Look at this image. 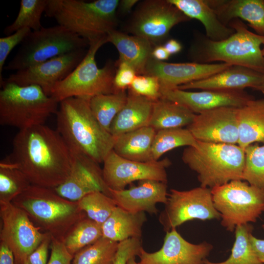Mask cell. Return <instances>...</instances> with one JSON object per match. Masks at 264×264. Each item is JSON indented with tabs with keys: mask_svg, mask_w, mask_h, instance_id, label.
Listing matches in <instances>:
<instances>
[{
	"mask_svg": "<svg viewBox=\"0 0 264 264\" xmlns=\"http://www.w3.org/2000/svg\"><path fill=\"white\" fill-rule=\"evenodd\" d=\"M219 20L227 25L235 19L246 22L256 33L264 37V0H206Z\"/></svg>",
	"mask_w": 264,
	"mask_h": 264,
	"instance_id": "cell-23",
	"label": "cell"
},
{
	"mask_svg": "<svg viewBox=\"0 0 264 264\" xmlns=\"http://www.w3.org/2000/svg\"><path fill=\"white\" fill-rule=\"evenodd\" d=\"M0 240L12 252L15 264H24L47 234L30 220L26 213L12 202L0 200Z\"/></svg>",
	"mask_w": 264,
	"mask_h": 264,
	"instance_id": "cell-12",
	"label": "cell"
},
{
	"mask_svg": "<svg viewBox=\"0 0 264 264\" xmlns=\"http://www.w3.org/2000/svg\"><path fill=\"white\" fill-rule=\"evenodd\" d=\"M146 221L145 212L132 213L116 206L101 225L102 237L118 242L130 238H140Z\"/></svg>",
	"mask_w": 264,
	"mask_h": 264,
	"instance_id": "cell-27",
	"label": "cell"
},
{
	"mask_svg": "<svg viewBox=\"0 0 264 264\" xmlns=\"http://www.w3.org/2000/svg\"><path fill=\"white\" fill-rule=\"evenodd\" d=\"M0 264H15L12 252L2 241L0 242Z\"/></svg>",
	"mask_w": 264,
	"mask_h": 264,
	"instance_id": "cell-46",
	"label": "cell"
},
{
	"mask_svg": "<svg viewBox=\"0 0 264 264\" xmlns=\"http://www.w3.org/2000/svg\"><path fill=\"white\" fill-rule=\"evenodd\" d=\"M250 240L253 248L260 261L264 264V240L258 239L250 235Z\"/></svg>",
	"mask_w": 264,
	"mask_h": 264,
	"instance_id": "cell-47",
	"label": "cell"
},
{
	"mask_svg": "<svg viewBox=\"0 0 264 264\" xmlns=\"http://www.w3.org/2000/svg\"><path fill=\"white\" fill-rule=\"evenodd\" d=\"M213 245L206 242L194 244L185 240L176 229L166 232L161 248L149 253L143 248L139 264H204Z\"/></svg>",
	"mask_w": 264,
	"mask_h": 264,
	"instance_id": "cell-17",
	"label": "cell"
},
{
	"mask_svg": "<svg viewBox=\"0 0 264 264\" xmlns=\"http://www.w3.org/2000/svg\"><path fill=\"white\" fill-rule=\"evenodd\" d=\"M3 160L21 171L32 185L54 189L68 176L73 156L58 131L44 124L19 131L11 153Z\"/></svg>",
	"mask_w": 264,
	"mask_h": 264,
	"instance_id": "cell-1",
	"label": "cell"
},
{
	"mask_svg": "<svg viewBox=\"0 0 264 264\" xmlns=\"http://www.w3.org/2000/svg\"><path fill=\"white\" fill-rule=\"evenodd\" d=\"M264 80V74L239 66L230 67L207 78L177 87L186 90H241L254 89Z\"/></svg>",
	"mask_w": 264,
	"mask_h": 264,
	"instance_id": "cell-22",
	"label": "cell"
},
{
	"mask_svg": "<svg viewBox=\"0 0 264 264\" xmlns=\"http://www.w3.org/2000/svg\"><path fill=\"white\" fill-rule=\"evenodd\" d=\"M110 197L116 206L132 213L147 212L157 214L158 203H166L168 195L167 183L154 180H142L137 186L129 189H110Z\"/></svg>",
	"mask_w": 264,
	"mask_h": 264,
	"instance_id": "cell-21",
	"label": "cell"
},
{
	"mask_svg": "<svg viewBox=\"0 0 264 264\" xmlns=\"http://www.w3.org/2000/svg\"><path fill=\"white\" fill-rule=\"evenodd\" d=\"M214 205L226 230L255 222L264 212V189L242 180H234L211 189Z\"/></svg>",
	"mask_w": 264,
	"mask_h": 264,
	"instance_id": "cell-10",
	"label": "cell"
},
{
	"mask_svg": "<svg viewBox=\"0 0 264 264\" xmlns=\"http://www.w3.org/2000/svg\"><path fill=\"white\" fill-rule=\"evenodd\" d=\"M87 45L89 44L85 39L64 26L58 24L42 27L29 33L4 69L21 70Z\"/></svg>",
	"mask_w": 264,
	"mask_h": 264,
	"instance_id": "cell-9",
	"label": "cell"
},
{
	"mask_svg": "<svg viewBox=\"0 0 264 264\" xmlns=\"http://www.w3.org/2000/svg\"><path fill=\"white\" fill-rule=\"evenodd\" d=\"M170 55L167 51L164 45H155L152 51V56L155 60L164 62L170 57Z\"/></svg>",
	"mask_w": 264,
	"mask_h": 264,
	"instance_id": "cell-48",
	"label": "cell"
},
{
	"mask_svg": "<svg viewBox=\"0 0 264 264\" xmlns=\"http://www.w3.org/2000/svg\"><path fill=\"white\" fill-rule=\"evenodd\" d=\"M103 163L102 174L106 185L109 189L121 190L137 180L167 183L166 169L171 162L167 158L155 161H136L121 157L112 150Z\"/></svg>",
	"mask_w": 264,
	"mask_h": 264,
	"instance_id": "cell-14",
	"label": "cell"
},
{
	"mask_svg": "<svg viewBox=\"0 0 264 264\" xmlns=\"http://www.w3.org/2000/svg\"><path fill=\"white\" fill-rule=\"evenodd\" d=\"M197 142V140L187 128L157 131L152 146V160H159L163 154L175 148L182 146H195Z\"/></svg>",
	"mask_w": 264,
	"mask_h": 264,
	"instance_id": "cell-33",
	"label": "cell"
},
{
	"mask_svg": "<svg viewBox=\"0 0 264 264\" xmlns=\"http://www.w3.org/2000/svg\"><path fill=\"white\" fill-rule=\"evenodd\" d=\"M163 45L170 55L178 53L182 49V45L175 39H171L168 40Z\"/></svg>",
	"mask_w": 264,
	"mask_h": 264,
	"instance_id": "cell-49",
	"label": "cell"
},
{
	"mask_svg": "<svg viewBox=\"0 0 264 264\" xmlns=\"http://www.w3.org/2000/svg\"><path fill=\"white\" fill-rule=\"evenodd\" d=\"M238 109L222 107L203 111L196 114L187 128L198 141L238 144Z\"/></svg>",
	"mask_w": 264,
	"mask_h": 264,
	"instance_id": "cell-16",
	"label": "cell"
},
{
	"mask_svg": "<svg viewBox=\"0 0 264 264\" xmlns=\"http://www.w3.org/2000/svg\"><path fill=\"white\" fill-rule=\"evenodd\" d=\"M0 91V124L19 131L45 124L59 103L35 85L21 86L3 81Z\"/></svg>",
	"mask_w": 264,
	"mask_h": 264,
	"instance_id": "cell-7",
	"label": "cell"
},
{
	"mask_svg": "<svg viewBox=\"0 0 264 264\" xmlns=\"http://www.w3.org/2000/svg\"><path fill=\"white\" fill-rule=\"evenodd\" d=\"M245 165L242 180L258 188L264 189V144L257 143L244 149Z\"/></svg>",
	"mask_w": 264,
	"mask_h": 264,
	"instance_id": "cell-39",
	"label": "cell"
},
{
	"mask_svg": "<svg viewBox=\"0 0 264 264\" xmlns=\"http://www.w3.org/2000/svg\"><path fill=\"white\" fill-rule=\"evenodd\" d=\"M190 19H195L203 24L208 39L219 41L231 35L234 30L224 24L206 0H169Z\"/></svg>",
	"mask_w": 264,
	"mask_h": 264,
	"instance_id": "cell-26",
	"label": "cell"
},
{
	"mask_svg": "<svg viewBox=\"0 0 264 264\" xmlns=\"http://www.w3.org/2000/svg\"><path fill=\"white\" fill-rule=\"evenodd\" d=\"M253 89L259 91L264 94V80L258 86L255 87Z\"/></svg>",
	"mask_w": 264,
	"mask_h": 264,
	"instance_id": "cell-51",
	"label": "cell"
},
{
	"mask_svg": "<svg viewBox=\"0 0 264 264\" xmlns=\"http://www.w3.org/2000/svg\"><path fill=\"white\" fill-rule=\"evenodd\" d=\"M118 243L102 237L77 252L72 264H113Z\"/></svg>",
	"mask_w": 264,
	"mask_h": 264,
	"instance_id": "cell-36",
	"label": "cell"
},
{
	"mask_svg": "<svg viewBox=\"0 0 264 264\" xmlns=\"http://www.w3.org/2000/svg\"><path fill=\"white\" fill-rule=\"evenodd\" d=\"M90 98L71 97L59 103L56 130L72 152L84 154L98 164L113 150L115 137L93 115Z\"/></svg>",
	"mask_w": 264,
	"mask_h": 264,
	"instance_id": "cell-2",
	"label": "cell"
},
{
	"mask_svg": "<svg viewBox=\"0 0 264 264\" xmlns=\"http://www.w3.org/2000/svg\"><path fill=\"white\" fill-rule=\"evenodd\" d=\"M190 20L169 0H146L137 5L128 30L157 45L173 27Z\"/></svg>",
	"mask_w": 264,
	"mask_h": 264,
	"instance_id": "cell-13",
	"label": "cell"
},
{
	"mask_svg": "<svg viewBox=\"0 0 264 264\" xmlns=\"http://www.w3.org/2000/svg\"><path fill=\"white\" fill-rule=\"evenodd\" d=\"M47 2L48 0H21L16 18L4 28V33L8 36L23 28H29L32 31L41 29L43 27L42 16L45 12Z\"/></svg>",
	"mask_w": 264,
	"mask_h": 264,
	"instance_id": "cell-35",
	"label": "cell"
},
{
	"mask_svg": "<svg viewBox=\"0 0 264 264\" xmlns=\"http://www.w3.org/2000/svg\"><path fill=\"white\" fill-rule=\"evenodd\" d=\"M107 42L112 44L117 49L119 53L117 62L129 65L137 75L144 74L146 66L152 58V52L154 47L150 42L114 29L108 34Z\"/></svg>",
	"mask_w": 264,
	"mask_h": 264,
	"instance_id": "cell-24",
	"label": "cell"
},
{
	"mask_svg": "<svg viewBox=\"0 0 264 264\" xmlns=\"http://www.w3.org/2000/svg\"><path fill=\"white\" fill-rule=\"evenodd\" d=\"M262 227H263V228L264 229V224H263L262 225Z\"/></svg>",
	"mask_w": 264,
	"mask_h": 264,
	"instance_id": "cell-55",
	"label": "cell"
},
{
	"mask_svg": "<svg viewBox=\"0 0 264 264\" xmlns=\"http://www.w3.org/2000/svg\"><path fill=\"white\" fill-rule=\"evenodd\" d=\"M239 141L244 149L253 143L264 144V99L249 101L238 111Z\"/></svg>",
	"mask_w": 264,
	"mask_h": 264,
	"instance_id": "cell-28",
	"label": "cell"
},
{
	"mask_svg": "<svg viewBox=\"0 0 264 264\" xmlns=\"http://www.w3.org/2000/svg\"><path fill=\"white\" fill-rule=\"evenodd\" d=\"M51 253L47 264H72L73 256L66 249L62 241L51 238Z\"/></svg>",
	"mask_w": 264,
	"mask_h": 264,
	"instance_id": "cell-44",
	"label": "cell"
},
{
	"mask_svg": "<svg viewBox=\"0 0 264 264\" xmlns=\"http://www.w3.org/2000/svg\"><path fill=\"white\" fill-rule=\"evenodd\" d=\"M196 114L185 107L161 98L153 104L149 126L156 131L187 127Z\"/></svg>",
	"mask_w": 264,
	"mask_h": 264,
	"instance_id": "cell-30",
	"label": "cell"
},
{
	"mask_svg": "<svg viewBox=\"0 0 264 264\" xmlns=\"http://www.w3.org/2000/svg\"><path fill=\"white\" fill-rule=\"evenodd\" d=\"M126 102L114 119L110 132L114 137L148 126L154 101L128 89Z\"/></svg>",
	"mask_w": 264,
	"mask_h": 264,
	"instance_id": "cell-25",
	"label": "cell"
},
{
	"mask_svg": "<svg viewBox=\"0 0 264 264\" xmlns=\"http://www.w3.org/2000/svg\"><path fill=\"white\" fill-rule=\"evenodd\" d=\"M77 203L88 218L101 225L117 206L110 197L100 191L87 194Z\"/></svg>",
	"mask_w": 264,
	"mask_h": 264,
	"instance_id": "cell-38",
	"label": "cell"
},
{
	"mask_svg": "<svg viewBox=\"0 0 264 264\" xmlns=\"http://www.w3.org/2000/svg\"><path fill=\"white\" fill-rule=\"evenodd\" d=\"M263 45H264V47H263V49H262V51H263V55L264 56V44Z\"/></svg>",
	"mask_w": 264,
	"mask_h": 264,
	"instance_id": "cell-53",
	"label": "cell"
},
{
	"mask_svg": "<svg viewBox=\"0 0 264 264\" xmlns=\"http://www.w3.org/2000/svg\"><path fill=\"white\" fill-rule=\"evenodd\" d=\"M142 248L140 238H130L119 242L113 264H127L130 259L139 255Z\"/></svg>",
	"mask_w": 264,
	"mask_h": 264,
	"instance_id": "cell-42",
	"label": "cell"
},
{
	"mask_svg": "<svg viewBox=\"0 0 264 264\" xmlns=\"http://www.w3.org/2000/svg\"><path fill=\"white\" fill-rule=\"evenodd\" d=\"M32 30L29 28L21 29L14 33L0 38V85L3 82L2 71L6 60L11 51L23 41Z\"/></svg>",
	"mask_w": 264,
	"mask_h": 264,
	"instance_id": "cell-41",
	"label": "cell"
},
{
	"mask_svg": "<svg viewBox=\"0 0 264 264\" xmlns=\"http://www.w3.org/2000/svg\"><path fill=\"white\" fill-rule=\"evenodd\" d=\"M194 220H220L215 208L211 189L201 186L180 191L172 189L158 220L166 232Z\"/></svg>",
	"mask_w": 264,
	"mask_h": 264,
	"instance_id": "cell-11",
	"label": "cell"
},
{
	"mask_svg": "<svg viewBox=\"0 0 264 264\" xmlns=\"http://www.w3.org/2000/svg\"><path fill=\"white\" fill-rule=\"evenodd\" d=\"M156 132L154 128L148 126L121 134L115 137L113 151L129 160L153 161L151 149Z\"/></svg>",
	"mask_w": 264,
	"mask_h": 264,
	"instance_id": "cell-29",
	"label": "cell"
},
{
	"mask_svg": "<svg viewBox=\"0 0 264 264\" xmlns=\"http://www.w3.org/2000/svg\"><path fill=\"white\" fill-rule=\"evenodd\" d=\"M87 51L85 48L55 57L15 71L3 80L21 86L41 87L48 96L54 86L68 76L81 63Z\"/></svg>",
	"mask_w": 264,
	"mask_h": 264,
	"instance_id": "cell-15",
	"label": "cell"
},
{
	"mask_svg": "<svg viewBox=\"0 0 264 264\" xmlns=\"http://www.w3.org/2000/svg\"><path fill=\"white\" fill-rule=\"evenodd\" d=\"M119 0H48L45 15L88 43L106 40L115 29ZM89 46V45H88Z\"/></svg>",
	"mask_w": 264,
	"mask_h": 264,
	"instance_id": "cell-3",
	"label": "cell"
},
{
	"mask_svg": "<svg viewBox=\"0 0 264 264\" xmlns=\"http://www.w3.org/2000/svg\"><path fill=\"white\" fill-rule=\"evenodd\" d=\"M24 264H29L28 263L27 261H26L24 263Z\"/></svg>",
	"mask_w": 264,
	"mask_h": 264,
	"instance_id": "cell-54",
	"label": "cell"
},
{
	"mask_svg": "<svg viewBox=\"0 0 264 264\" xmlns=\"http://www.w3.org/2000/svg\"><path fill=\"white\" fill-rule=\"evenodd\" d=\"M31 184L25 175L4 160L0 162V200L12 202Z\"/></svg>",
	"mask_w": 264,
	"mask_h": 264,
	"instance_id": "cell-37",
	"label": "cell"
},
{
	"mask_svg": "<svg viewBox=\"0 0 264 264\" xmlns=\"http://www.w3.org/2000/svg\"><path fill=\"white\" fill-rule=\"evenodd\" d=\"M12 202L24 211L41 231L61 241L87 217L77 201L60 196L54 189L30 185Z\"/></svg>",
	"mask_w": 264,
	"mask_h": 264,
	"instance_id": "cell-4",
	"label": "cell"
},
{
	"mask_svg": "<svg viewBox=\"0 0 264 264\" xmlns=\"http://www.w3.org/2000/svg\"><path fill=\"white\" fill-rule=\"evenodd\" d=\"M116 73L113 80L115 92L126 91L129 89L137 75L135 70L129 65L124 62H116Z\"/></svg>",
	"mask_w": 264,
	"mask_h": 264,
	"instance_id": "cell-43",
	"label": "cell"
},
{
	"mask_svg": "<svg viewBox=\"0 0 264 264\" xmlns=\"http://www.w3.org/2000/svg\"><path fill=\"white\" fill-rule=\"evenodd\" d=\"M128 94L126 91L101 94L91 97L89 106L94 117L100 125L110 132L111 125L125 105Z\"/></svg>",
	"mask_w": 264,
	"mask_h": 264,
	"instance_id": "cell-31",
	"label": "cell"
},
{
	"mask_svg": "<svg viewBox=\"0 0 264 264\" xmlns=\"http://www.w3.org/2000/svg\"><path fill=\"white\" fill-rule=\"evenodd\" d=\"M128 89L154 102L161 98L160 83L154 76L137 75Z\"/></svg>",
	"mask_w": 264,
	"mask_h": 264,
	"instance_id": "cell-40",
	"label": "cell"
},
{
	"mask_svg": "<svg viewBox=\"0 0 264 264\" xmlns=\"http://www.w3.org/2000/svg\"><path fill=\"white\" fill-rule=\"evenodd\" d=\"M253 229L250 223L237 226L234 231L235 240L229 258L218 263L206 259L204 264H264L258 258L250 242Z\"/></svg>",
	"mask_w": 264,
	"mask_h": 264,
	"instance_id": "cell-32",
	"label": "cell"
},
{
	"mask_svg": "<svg viewBox=\"0 0 264 264\" xmlns=\"http://www.w3.org/2000/svg\"><path fill=\"white\" fill-rule=\"evenodd\" d=\"M161 98L181 105L198 114L222 107L240 108L255 99L244 90H203L188 91L178 88L161 91Z\"/></svg>",
	"mask_w": 264,
	"mask_h": 264,
	"instance_id": "cell-19",
	"label": "cell"
},
{
	"mask_svg": "<svg viewBox=\"0 0 264 264\" xmlns=\"http://www.w3.org/2000/svg\"><path fill=\"white\" fill-rule=\"evenodd\" d=\"M182 160L197 173L200 186L212 189L234 180H242L244 150L238 145L197 140L187 147Z\"/></svg>",
	"mask_w": 264,
	"mask_h": 264,
	"instance_id": "cell-6",
	"label": "cell"
},
{
	"mask_svg": "<svg viewBox=\"0 0 264 264\" xmlns=\"http://www.w3.org/2000/svg\"><path fill=\"white\" fill-rule=\"evenodd\" d=\"M127 264H139L135 261V257H132L129 260Z\"/></svg>",
	"mask_w": 264,
	"mask_h": 264,
	"instance_id": "cell-52",
	"label": "cell"
},
{
	"mask_svg": "<svg viewBox=\"0 0 264 264\" xmlns=\"http://www.w3.org/2000/svg\"><path fill=\"white\" fill-rule=\"evenodd\" d=\"M51 241V237L47 234L38 247L28 257L27 261L29 264H47Z\"/></svg>",
	"mask_w": 264,
	"mask_h": 264,
	"instance_id": "cell-45",
	"label": "cell"
},
{
	"mask_svg": "<svg viewBox=\"0 0 264 264\" xmlns=\"http://www.w3.org/2000/svg\"><path fill=\"white\" fill-rule=\"evenodd\" d=\"M228 25L235 31L231 35L219 41L207 38L194 45L190 50L192 58L196 63L220 61L264 74V56L261 48L264 37L249 30L239 19L232 20Z\"/></svg>",
	"mask_w": 264,
	"mask_h": 264,
	"instance_id": "cell-5",
	"label": "cell"
},
{
	"mask_svg": "<svg viewBox=\"0 0 264 264\" xmlns=\"http://www.w3.org/2000/svg\"><path fill=\"white\" fill-rule=\"evenodd\" d=\"M231 66L224 63H172L158 61L152 58L146 66L144 74L156 77L161 91L205 79Z\"/></svg>",
	"mask_w": 264,
	"mask_h": 264,
	"instance_id": "cell-20",
	"label": "cell"
},
{
	"mask_svg": "<svg viewBox=\"0 0 264 264\" xmlns=\"http://www.w3.org/2000/svg\"><path fill=\"white\" fill-rule=\"evenodd\" d=\"M101 237V225L87 216L72 227L62 241L67 251L73 256L77 252Z\"/></svg>",
	"mask_w": 264,
	"mask_h": 264,
	"instance_id": "cell-34",
	"label": "cell"
},
{
	"mask_svg": "<svg viewBox=\"0 0 264 264\" xmlns=\"http://www.w3.org/2000/svg\"><path fill=\"white\" fill-rule=\"evenodd\" d=\"M73 162L66 179L54 188L60 196L73 201H78L85 196L95 191L110 197V189L103 179L102 169L98 163L86 154L72 152Z\"/></svg>",
	"mask_w": 264,
	"mask_h": 264,
	"instance_id": "cell-18",
	"label": "cell"
},
{
	"mask_svg": "<svg viewBox=\"0 0 264 264\" xmlns=\"http://www.w3.org/2000/svg\"><path fill=\"white\" fill-rule=\"evenodd\" d=\"M107 43L106 40H101L90 43L81 63L68 76L56 84L50 96L60 103L71 97L90 99L99 94L115 92L113 80L116 65L108 61L99 68L95 60L97 51Z\"/></svg>",
	"mask_w": 264,
	"mask_h": 264,
	"instance_id": "cell-8",
	"label": "cell"
},
{
	"mask_svg": "<svg viewBox=\"0 0 264 264\" xmlns=\"http://www.w3.org/2000/svg\"><path fill=\"white\" fill-rule=\"evenodd\" d=\"M138 0H122L119 1L118 8L123 14L129 13L135 4L138 2Z\"/></svg>",
	"mask_w": 264,
	"mask_h": 264,
	"instance_id": "cell-50",
	"label": "cell"
}]
</instances>
